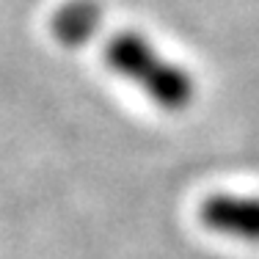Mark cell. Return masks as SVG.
Masks as SVG:
<instances>
[{"label": "cell", "mask_w": 259, "mask_h": 259, "mask_svg": "<svg viewBox=\"0 0 259 259\" xmlns=\"http://www.w3.org/2000/svg\"><path fill=\"white\" fill-rule=\"evenodd\" d=\"M201 224L207 229L243 243H259V196L215 193L201 204Z\"/></svg>", "instance_id": "2"}, {"label": "cell", "mask_w": 259, "mask_h": 259, "mask_svg": "<svg viewBox=\"0 0 259 259\" xmlns=\"http://www.w3.org/2000/svg\"><path fill=\"white\" fill-rule=\"evenodd\" d=\"M105 20L102 9L94 0H69V3L58 6L50 20L53 36L66 47H85L91 45L100 22Z\"/></svg>", "instance_id": "3"}, {"label": "cell", "mask_w": 259, "mask_h": 259, "mask_svg": "<svg viewBox=\"0 0 259 259\" xmlns=\"http://www.w3.org/2000/svg\"><path fill=\"white\" fill-rule=\"evenodd\" d=\"M91 45L102 47V58L116 75L138 85L163 110H185L196 97V83L180 64L168 61L138 30H121L100 22Z\"/></svg>", "instance_id": "1"}]
</instances>
